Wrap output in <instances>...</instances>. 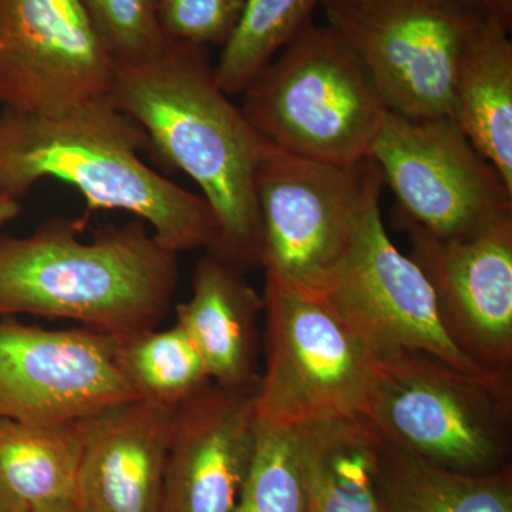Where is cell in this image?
<instances>
[{"label": "cell", "mask_w": 512, "mask_h": 512, "mask_svg": "<svg viewBox=\"0 0 512 512\" xmlns=\"http://www.w3.org/2000/svg\"><path fill=\"white\" fill-rule=\"evenodd\" d=\"M111 97L150 151L201 188L220 227L211 251L244 271L261 266L256 174L268 141L218 86L208 47L168 40L151 62L116 66Z\"/></svg>", "instance_id": "cell-1"}, {"label": "cell", "mask_w": 512, "mask_h": 512, "mask_svg": "<svg viewBox=\"0 0 512 512\" xmlns=\"http://www.w3.org/2000/svg\"><path fill=\"white\" fill-rule=\"evenodd\" d=\"M146 131L111 94L59 114L0 113V194L22 200L45 178L73 185L87 210L143 220L174 254L217 248L220 227L204 198L144 163Z\"/></svg>", "instance_id": "cell-2"}, {"label": "cell", "mask_w": 512, "mask_h": 512, "mask_svg": "<svg viewBox=\"0 0 512 512\" xmlns=\"http://www.w3.org/2000/svg\"><path fill=\"white\" fill-rule=\"evenodd\" d=\"M86 218H50L28 237L0 235V318L66 319L111 336L156 329L177 291L178 255L143 220L80 235Z\"/></svg>", "instance_id": "cell-3"}, {"label": "cell", "mask_w": 512, "mask_h": 512, "mask_svg": "<svg viewBox=\"0 0 512 512\" xmlns=\"http://www.w3.org/2000/svg\"><path fill=\"white\" fill-rule=\"evenodd\" d=\"M511 375L476 376L426 353L373 362L365 419L407 456L463 476L511 470Z\"/></svg>", "instance_id": "cell-4"}, {"label": "cell", "mask_w": 512, "mask_h": 512, "mask_svg": "<svg viewBox=\"0 0 512 512\" xmlns=\"http://www.w3.org/2000/svg\"><path fill=\"white\" fill-rule=\"evenodd\" d=\"M242 96V113L269 144L328 164L369 160L387 111L352 47L313 23Z\"/></svg>", "instance_id": "cell-5"}, {"label": "cell", "mask_w": 512, "mask_h": 512, "mask_svg": "<svg viewBox=\"0 0 512 512\" xmlns=\"http://www.w3.org/2000/svg\"><path fill=\"white\" fill-rule=\"evenodd\" d=\"M259 423L299 429L365 416L373 359L325 295L266 279Z\"/></svg>", "instance_id": "cell-6"}, {"label": "cell", "mask_w": 512, "mask_h": 512, "mask_svg": "<svg viewBox=\"0 0 512 512\" xmlns=\"http://www.w3.org/2000/svg\"><path fill=\"white\" fill-rule=\"evenodd\" d=\"M372 77L387 110L453 116L454 76L485 13L466 0H356L325 8Z\"/></svg>", "instance_id": "cell-7"}, {"label": "cell", "mask_w": 512, "mask_h": 512, "mask_svg": "<svg viewBox=\"0 0 512 512\" xmlns=\"http://www.w3.org/2000/svg\"><path fill=\"white\" fill-rule=\"evenodd\" d=\"M380 175L372 158L357 165L320 163L268 143L256 174L266 279L325 295Z\"/></svg>", "instance_id": "cell-8"}, {"label": "cell", "mask_w": 512, "mask_h": 512, "mask_svg": "<svg viewBox=\"0 0 512 512\" xmlns=\"http://www.w3.org/2000/svg\"><path fill=\"white\" fill-rule=\"evenodd\" d=\"M373 161L399 204V220L444 239H466L512 217V188L456 121L387 110Z\"/></svg>", "instance_id": "cell-9"}, {"label": "cell", "mask_w": 512, "mask_h": 512, "mask_svg": "<svg viewBox=\"0 0 512 512\" xmlns=\"http://www.w3.org/2000/svg\"><path fill=\"white\" fill-rule=\"evenodd\" d=\"M383 185L380 175L367 192L348 252L325 298L375 360L399 352L426 353L461 372L495 376L451 342L426 275L387 234L380 211Z\"/></svg>", "instance_id": "cell-10"}, {"label": "cell", "mask_w": 512, "mask_h": 512, "mask_svg": "<svg viewBox=\"0 0 512 512\" xmlns=\"http://www.w3.org/2000/svg\"><path fill=\"white\" fill-rule=\"evenodd\" d=\"M137 399L121 372L117 336L0 318V419L73 424Z\"/></svg>", "instance_id": "cell-11"}, {"label": "cell", "mask_w": 512, "mask_h": 512, "mask_svg": "<svg viewBox=\"0 0 512 512\" xmlns=\"http://www.w3.org/2000/svg\"><path fill=\"white\" fill-rule=\"evenodd\" d=\"M116 64L79 0H0V104L59 116L109 96Z\"/></svg>", "instance_id": "cell-12"}, {"label": "cell", "mask_w": 512, "mask_h": 512, "mask_svg": "<svg viewBox=\"0 0 512 512\" xmlns=\"http://www.w3.org/2000/svg\"><path fill=\"white\" fill-rule=\"evenodd\" d=\"M400 224L448 338L484 372L511 375L512 217L466 239L434 237Z\"/></svg>", "instance_id": "cell-13"}, {"label": "cell", "mask_w": 512, "mask_h": 512, "mask_svg": "<svg viewBox=\"0 0 512 512\" xmlns=\"http://www.w3.org/2000/svg\"><path fill=\"white\" fill-rule=\"evenodd\" d=\"M255 397L211 384L177 407L158 512H234L254 453Z\"/></svg>", "instance_id": "cell-14"}, {"label": "cell", "mask_w": 512, "mask_h": 512, "mask_svg": "<svg viewBox=\"0 0 512 512\" xmlns=\"http://www.w3.org/2000/svg\"><path fill=\"white\" fill-rule=\"evenodd\" d=\"M174 407L137 399L84 420L74 501L82 512H158Z\"/></svg>", "instance_id": "cell-15"}, {"label": "cell", "mask_w": 512, "mask_h": 512, "mask_svg": "<svg viewBox=\"0 0 512 512\" xmlns=\"http://www.w3.org/2000/svg\"><path fill=\"white\" fill-rule=\"evenodd\" d=\"M264 298L244 269L215 252L202 256L192 275V293L175 309L177 323L200 350L215 386L258 390L259 315Z\"/></svg>", "instance_id": "cell-16"}, {"label": "cell", "mask_w": 512, "mask_h": 512, "mask_svg": "<svg viewBox=\"0 0 512 512\" xmlns=\"http://www.w3.org/2000/svg\"><path fill=\"white\" fill-rule=\"evenodd\" d=\"M451 119L512 188V43L490 16L458 62Z\"/></svg>", "instance_id": "cell-17"}, {"label": "cell", "mask_w": 512, "mask_h": 512, "mask_svg": "<svg viewBox=\"0 0 512 512\" xmlns=\"http://www.w3.org/2000/svg\"><path fill=\"white\" fill-rule=\"evenodd\" d=\"M306 512H383V440L363 416L299 427Z\"/></svg>", "instance_id": "cell-18"}, {"label": "cell", "mask_w": 512, "mask_h": 512, "mask_svg": "<svg viewBox=\"0 0 512 512\" xmlns=\"http://www.w3.org/2000/svg\"><path fill=\"white\" fill-rule=\"evenodd\" d=\"M84 420L35 426L0 419V493L25 510L74 500Z\"/></svg>", "instance_id": "cell-19"}, {"label": "cell", "mask_w": 512, "mask_h": 512, "mask_svg": "<svg viewBox=\"0 0 512 512\" xmlns=\"http://www.w3.org/2000/svg\"><path fill=\"white\" fill-rule=\"evenodd\" d=\"M383 512H512V470L474 477L440 470L383 441Z\"/></svg>", "instance_id": "cell-20"}, {"label": "cell", "mask_w": 512, "mask_h": 512, "mask_svg": "<svg viewBox=\"0 0 512 512\" xmlns=\"http://www.w3.org/2000/svg\"><path fill=\"white\" fill-rule=\"evenodd\" d=\"M119 365L140 399L180 407L211 386L200 350L177 322L117 336Z\"/></svg>", "instance_id": "cell-21"}, {"label": "cell", "mask_w": 512, "mask_h": 512, "mask_svg": "<svg viewBox=\"0 0 512 512\" xmlns=\"http://www.w3.org/2000/svg\"><path fill=\"white\" fill-rule=\"evenodd\" d=\"M320 0H245L237 28L214 67L227 96H241L296 36L312 25Z\"/></svg>", "instance_id": "cell-22"}, {"label": "cell", "mask_w": 512, "mask_h": 512, "mask_svg": "<svg viewBox=\"0 0 512 512\" xmlns=\"http://www.w3.org/2000/svg\"><path fill=\"white\" fill-rule=\"evenodd\" d=\"M234 512H306L298 429L256 419L254 453Z\"/></svg>", "instance_id": "cell-23"}, {"label": "cell", "mask_w": 512, "mask_h": 512, "mask_svg": "<svg viewBox=\"0 0 512 512\" xmlns=\"http://www.w3.org/2000/svg\"><path fill=\"white\" fill-rule=\"evenodd\" d=\"M101 45L117 67L151 62L168 39L158 20L157 0H79Z\"/></svg>", "instance_id": "cell-24"}, {"label": "cell", "mask_w": 512, "mask_h": 512, "mask_svg": "<svg viewBox=\"0 0 512 512\" xmlns=\"http://www.w3.org/2000/svg\"><path fill=\"white\" fill-rule=\"evenodd\" d=\"M245 0H157L158 20L168 40L224 47L237 28Z\"/></svg>", "instance_id": "cell-25"}, {"label": "cell", "mask_w": 512, "mask_h": 512, "mask_svg": "<svg viewBox=\"0 0 512 512\" xmlns=\"http://www.w3.org/2000/svg\"><path fill=\"white\" fill-rule=\"evenodd\" d=\"M485 15L497 20L508 32L512 29V0H478Z\"/></svg>", "instance_id": "cell-26"}, {"label": "cell", "mask_w": 512, "mask_h": 512, "mask_svg": "<svg viewBox=\"0 0 512 512\" xmlns=\"http://www.w3.org/2000/svg\"><path fill=\"white\" fill-rule=\"evenodd\" d=\"M20 211H22L20 201L9 195L0 194V228L18 218Z\"/></svg>", "instance_id": "cell-27"}, {"label": "cell", "mask_w": 512, "mask_h": 512, "mask_svg": "<svg viewBox=\"0 0 512 512\" xmlns=\"http://www.w3.org/2000/svg\"><path fill=\"white\" fill-rule=\"evenodd\" d=\"M28 512H82L74 500L53 501L30 508Z\"/></svg>", "instance_id": "cell-28"}, {"label": "cell", "mask_w": 512, "mask_h": 512, "mask_svg": "<svg viewBox=\"0 0 512 512\" xmlns=\"http://www.w3.org/2000/svg\"><path fill=\"white\" fill-rule=\"evenodd\" d=\"M0 512H28V510L0 493Z\"/></svg>", "instance_id": "cell-29"}, {"label": "cell", "mask_w": 512, "mask_h": 512, "mask_svg": "<svg viewBox=\"0 0 512 512\" xmlns=\"http://www.w3.org/2000/svg\"><path fill=\"white\" fill-rule=\"evenodd\" d=\"M350 2H356V0H320V5L323 6V8H329V6H336V5H342V3H350ZM466 2L471 3V5L477 6V8H481L480 2L478 0H466ZM484 12V10H483Z\"/></svg>", "instance_id": "cell-30"}]
</instances>
